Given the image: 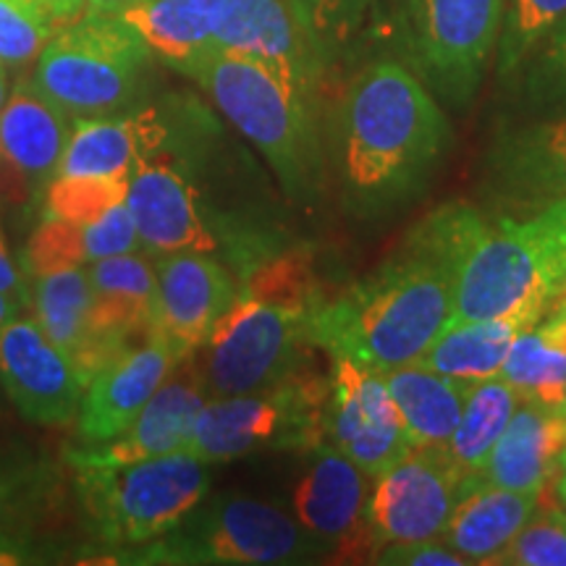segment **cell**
Returning <instances> with one entry per match:
<instances>
[{
    "mask_svg": "<svg viewBox=\"0 0 566 566\" xmlns=\"http://www.w3.org/2000/svg\"><path fill=\"white\" fill-rule=\"evenodd\" d=\"M205 396L208 391H205L195 359H181L122 436L69 451V464L74 470L80 467H129L184 451L205 407Z\"/></svg>",
    "mask_w": 566,
    "mask_h": 566,
    "instance_id": "obj_18",
    "label": "cell"
},
{
    "mask_svg": "<svg viewBox=\"0 0 566 566\" xmlns=\"http://www.w3.org/2000/svg\"><path fill=\"white\" fill-rule=\"evenodd\" d=\"M171 124L160 108L126 116L74 118L59 176H105L129 181L137 160L171 145Z\"/></svg>",
    "mask_w": 566,
    "mask_h": 566,
    "instance_id": "obj_21",
    "label": "cell"
},
{
    "mask_svg": "<svg viewBox=\"0 0 566 566\" xmlns=\"http://www.w3.org/2000/svg\"><path fill=\"white\" fill-rule=\"evenodd\" d=\"M45 562V548L34 541L30 530H6L0 533V566H24Z\"/></svg>",
    "mask_w": 566,
    "mask_h": 566,
    "instance_id": "obj_40",
    "label": "cell"
},
{
    "mask_svg": "<svg viewBox=\"0 0 566 566\" xmlns=\"http://www.w3.org/2000/svg\"><path fill=\"white\" fill-rule=\"evenodd\" d=\"M527 331L520 317H499V321H475L446 325L433 346L415 365L428 367L438 375L459 380L499 378L514 338Z\"/></svg>",
    "mask_w": 566,
    "mask_h": 566,
    "instance_id": "obj_27",
    "label": "cell"
},
{
    "mask_svg": "<svg viewBox=\"0 0 566 566\" xmlns=\"http://www.w3.org/2000/svg\"><path fill=\"white\" fill-rule=\"evenodd\" d=\"M537 504L541 493L509 491L480 478L462 495L449 525L438 537L472 564H493L535 514Z\"/></svg>",
    "mask_w": 566,
    "mask_h": 566,
    "instance_id": "obj_25",
    "label": "cell"
},
{
    "mask_svg": "<svg viewBox=\"0 0 566 566\" xmlns=\"http://www.w3.org/2000/svg\"><path fill=\"white\" fill-rule=\"evenodd\" d=\"M331 66L352 51L365 30L373 0H294Z\"/></svg>",
    "mask_w": 566,
    "mask_h": 566,
    "instance_id": "obj_35",
    "label": "cell"
},
{
    "mask_svg": "<svg viewBox=\"0 0 566 566\" xmlns=\"http://www.w3.org/2000/svg\"><path fill=\"white\" fill-rule=\"evenodd\" d=\"M103 564H304L331 556L296 516L247 495H216L195 509L179 527L145 546L101 551Z\"/></svg>",
    "mask_w": 566,
    "mask_h": 566,
    "instance_id": "obj_5",
    "label": "cell"
},
{
    "mask_svg": "<svg viewBox=\"0 0 566 566\" xmlns=\"http://www.w3.org/2000/svg\"><path fill=\"white\" fill-rule=\"evenodd\" d=\"M556 499L562 501V506H564V512H566V478L558 480V488H556Z\"/></svg>",
    "mask_w": 566,
    "mask_h": 566,
    "instance_id": "obj_46",
    "label": "cell"
},
{
    "mask_svg": "<svg viewBox=\"0 0 566 566\" xmlns=\"http://www.w3.org/2000/svg\"><path fill=\"white\" fill-rule=\"evenodd\" d=\"M129 181L105 176H55L48 184L45 216L71 223H92L111 208L126 202Z\"/></svg>",
    "mask_w": 566,
    "mask_h": 566,
    "instance_id": "obj_34",
    "label": "cell"
},
{
    "mask_svg": "<svg viewBox=\"0 0 566 566\" xmlns=\"http://www.w3.org/2000/svg\"><path fill=\"white\" fill-rule=\"evenodd\" d=\"M195 80L271 163L289 200L313 202L323 187L315 105L279 71L242 53L216 51Z\"/></svg>",
    "mask_w": 566,
    "mask_h": 566,
    "instance_id": "obj_4",
    "label": "cell"
},
{
    "mask_svg": "<svg viewBox=\"0 0 566 566\" xmlns=\"http://www.w3.org/2000/svg\"><path fill=\"white\" fill-rule=\"evenodd\" d=\"M373 564L380 566H472L459 551L446 546L441 537L412 543H388L378 551Z\"/></svg>",
    "mask_w": 566,
    "mask_h": 566,
    "instance_id": "obj_39",
    "label": "cell"
},
{
    "mask_svg": "<svg viewBox=\"0 0 566 566\" xmlns=\"http://www.w3.org/2000/svg\"><path fill=\"white\" fill-rule=\"evenodd\" d=\"M166 147L137 160L129 174V208L139 242L155 254L218 252V237L208 226L200 195L181 163L168 160Z\"/></svg>",
    "mask_w": 566,
    "mask_h": 566,
    "instance_id": "obj_17",
    "label": "cell"
},
{
    "mask_svg": "<svg viewBox=\"0 0 566 566\" xmlns=\"http://www.w3.org/2000/svg\"><path fill=\"white\" fill-rule=\"evenodd\" d=\"M566 281V202L485 221L467 247L454 275L451 323L520 317L527 328L543 321Z\"/></svg>",
    "mask_w": 566,
    "mask_h": 566,
    "instance_id": "obj_3",
    "label": "cell"
},
{
    "mask_svg": "<svg viewBox=\"0 0 566 566\" xmlns=\"http://www.w3.org/2000/svg\"><path fill=\"white\" fill-rule=\"evenodd\" d=\"M323 433L370 480H378L412 449L380 373L349 359H334Z\"/></svg>",
    "mask_w": 566,
    "mask_h": 566,
    "instance_id": "obj_13",
    "label": "cell"
},
{
    "mask_svg": "<svg viewBox=\"0 0 566 566\" xmlns=\"http://www.w3.org/2000/svg\"><path fill=\"white\" fill-rule=\"evenodd\" d=\"M0 294L9 300L13 307L21 310L32 302L30 289H27L24 279H21L17 263L11 260L9 247L3 242V233H0Z\"/></svg>",
    "mask_w": 566,
    "mask_h": 566,
    "instance_id": "obj_41",
    "label": "cell"
},
{
    "mask_svg": "<svg viewBox=\"0 0 566 566\" xmlns=\"http://www.w3.org/2000/svg\"><path fill=\"white\" fill-rule=\"evenodd\" d=\"M495 202L514 212H541L566 202V116L506 132L488 155Z\"/></svg>",
    "mask_w": 566,
    "mask_h": 566,
    "instance_id": "obj_19",
    "label": "cell"
},
{
    "mask_svg": "<svg viewBox=\"0 0 566 566\" xmlns=\"http://www.w3.org/2000/svg\"><path fill=\"white\" fill-rule=\"evenodd\" d=\"M454 275L420 252L401 250L307 317L310 344L334 359L386 373L412 365L451 323Z\"/></svg>",
    "mask_w": 566,
    "mask_h": 566,
    "instance_id": "obj_2",
    "label": "cell"
},
{
    "mask_svg": "<svg viewBox=\"0 0 566 566\" xmlns=\"http://www.w3.org/2000/svg\"><path fill=\"white\" fill-rule=\"evenodd\" d=\"M310 462L294 488L296 522L336 556V562H375V541L365 522L367 478L334 443L307 449Z\"/></svg>",
    "mask_w": 566,
    "mask_h": 566,
    "instance_id": "obj_14",
    "label": "cell"
},
{
    "mask_svg": "<svg viewBox=\"0 0 566 566\" xmlns=\"http://www.w3.org/2000/svg\"><path fill=\"white\" fill-rule=\"evenodd\" d=\"M499 378H504L522 401H537L558 412L566 399V349L548 342L533 325L514 338Z\"/></svg>",
    "mask_w": 566,
    "mask_h": 566,
    "instance_id": "obj_31",
    "label": "cell"
},
{
    "mask_svg": "<svg viewBox=\"0 0 566 566\" xmlns=\"http://www.w3.org/2000/svg\"><path fill=\"white\" fill-rule=\"evenodd\" d=\"M17 313H19V310L13 307V304H11L9 300H6L3 294H0V328H3V325L9 323L11 317H17Z\"/></svg>",
    "mask_w": 566,
    "mask_h": 566,
    "instance_id": "obj_44",
    "label": "cell"
},
{
    "mask_svg": "<svg viewBox=\"0 0 566 566\" xmlns=\"http://www.w3.org/2000/svg\"><path fill=\"white\" fill-rule=\"evenodd\" d=\"M307 317L237 294L200 346L202 357L192 354L210 399L268 391L307 365Z\"/></svg>",
    "mask_w": 566,
    "mask_h": 566,
    "instance_id": "obj_9",
    "label": "cell"
},
{
    "mask_svg": "<svg viewBox=\"0 0 566 566\" xmlns=\"http://www.w3.org/2000/svg\"><path fill=\"white\" fill-rule=\"evenodd\" d=\"M250 55L279 71L317 108L331 61L304 24L294 0H223L212 53Z\"/></svg>",
    "mask_w": 566,
    "mask_h": 566,
    "instance_id": "obj_12",
    "label": "cell"
},
{
    "mask_svg": "<svg viewBox=\"0 0 566 566\" xmlns=\"http://www.w3.org/2000/svg\"><path fill=\"white\" fill-rule=\"evenodd\" d=\"M480 478H467L443 446H412L375 480L365 522L375 548L438 537L449 525L462 495ZM378 556V554H375Z\"/></svg>",
    "mask_w": 566,
    "mask_h": 566,
    "instance_id": "obj_10",
    "label": "cell"
},
{
    "mask_svg": "<svg viewBox=\"0 0 566 566\" xmlns=\"http://www.w3.org/2000/svg\"><path fill=\"white\" fill-rule=\"evenodd\" d=\"M30 296L42 334L51 338L71 363H76L90 336V273L80 265L32 275Z\"/></svg>",
    "mask_w": 566,
    "mask_h": 566,
    "instance_id": "obj_29",
    "label": "cell"
},
{
    "mask_svg": "<svg viewBox=\"0 0 566 566\" xmlns=\"http://www.w3.org/2000/svg\"><path fill=\"white\" fill-rule=\"evenodd\" d=\"M566 449V415L537 401L516 407L495 441L483 480L509 491L543 493Z\"/></svg>",
    "mask_w": 566,
    "mask_h": 566,
    "instance_id": "obj_23",
    "label": "cell"
},
{
    "mask_svg": "<svg viewBox=\"0 0 566 566\" xmlns=\"http://www.w3.org/2000/svg\"><path fill=\"white\" fill-rule=\"evenodd\" d=\"M74 118L32 80H21L0 111V155L32 184L34 195L59 176Z\"/></svg>",
    "mask_w": 566,
    "mask_h": 566,
    "instance_id": "obj_22",
    "label": "cell"
},
{
    "mask_svg": "<svg viewBox=\"0 0 566 566\" xmlns=\"http://www.w3.org/2000/svg\"><path fill=\"white\" fill-rule=\"evenodd\" d=\"M546 63H548L551 76H554L562 87H566V17L562 19V24L556 27L554 34H551Z\"/></svg>",
    "mask_w": 566,
    "mask_h": 566,
    "instance_id": "obj_42",
    "label": "cell"
},
{
    "mask_svg": "<svg viewBox=\"0 0 566 566\" xmlns=\"http://www.w3.org/2000/svg\"><path fill=\"white\" fill-rule=\"evenodd\" d=\"M87 13V0H0V63L27 66Z\"/></svg>",
    "mask_w": 566,
    "mask_h": 566,
    "instance_id": "obj_30",
    "label": "cell"
},
{
    "mask_svg": "<svg viewBox=\"0 0 566 566\" xmlns=\"http://www.w3.org/2000/svg\"><path fill=\"white\" fill-rule=\"evenodd\" d=\"M87 263L82 223L48 218L42 221L27 242L24 268L30 275H45L63 268H80Z\"/></svg>",
    "mask_w": 566,
    "mask_h": 566,
    "instance_id": "obj_37",
    "label": "cell"
},
{
    "mask_svg": "<svg viewBox=\"0 0 566 566\" xmlns=\"http://www.w3.org/2000/svg\"><path fill=\"white\" fill-rule=\"evenodd\" d=\"M208 488V467L187 451L76 470L84 520L105 548L142 546L171 533L202 504Z\"/></svg>",
    "mask_w": 566,
    "mask_h": 566,
    "instance_id": "obj_6",
    "label": "cell"
},
{
    "mask_svg": "<svg viewBox=\"0 0 566 566\" xmlns=\"http://www.w3.org/2000/svg\"><path fill=\"white\" fill-rule=\"evenodd\" d=\"M566 17V0H506L499 34V74L506 76L551 38Z\"/></svg>",
    "mask_w": 566,
    "mask_h": 566,
    "instance_id": "obj_33",
    "label": "cell"
},
{
    "mask_svg": "<svg viewBox=\"0 0 566 566\" xmlns=\"http://www.w3.org/2000/svg\"><path fill=\"white\" fill-rule=\"evenodd\" d=\"M150 51L116 13H87L48 42L32 82L71 118L118 116L137 101Z\"/></svg>",
    "mask_w": 566,
    "mask_h": 566,
    "instance_id": "obj_7",
    "label": "cell"
},
{
    "mask_svg": "<svg viewBox=\"0 0 566 566\" xmlns=\"http://www.w3.org/2000/svg\"><path fill=\"white\" fill-rule=\"evenodd\" d=\"M554 304H566V281L562 283V289H558ZM554 304H551V307H554Z\"/></svg>",
    "mask_w": 566,
    "mask_h": 566,
    "instance_id": "obj_47",
    "label": "cell"
},
{
    "mask_svg": "<svg viewBox=\"0 0 566 566\" xmlns=\"http://www.w3.org/2000/svg\"><path fill=\"white\" fill-rule=\"evenodd\" d=\"M412 446H446L457 430L470 399L472 380L438 375L422 365H405L380 373Z\"/></svg>",
    "mask_w": 566,
    "mask_h": 566,
    "instance_id": "obj_26",
    "label": "cell"
},
{
    "mask_svg": "<svg viewBox=\"0 0 566 566\" xmlns=\"http://www.w3.org/2000/svg\"><path fill=\"white\" fill-rule=\"evenodd\" d=\"M179 363L181 359L160 338L150 336L103 367L90 380L80 407L76 433L82 446H97L122 436Z\"/></svg>",
    "mask_w": 566,
    "mask_h": 566,
    "instance_id": "obj_20",
    "label": "cell"
},
{
    "mask_svg": "<svg viewBox=\"0 0 566 566\" xmlns=\"http://www.w3.org/2000/svg\"><path fill=\"white\" fill-rule=\"evenodd\" d=\"M90 13H118L129 6H137L142 0H87Z\"/></svg>",
    "mask_w": 566,
    "mask_h": 566,
    "instance_id": "obj_43",
    "label": "cell"
},
{
    "mask_svg": "<svg viewBox=\"0 0 566 566\" xmlns=\"http://www.w3.org/2000/svg\"><path fill=\"white\" fill-rule=\"evenodd\" d=\"M6 95H9V66L0 63V111L6 105Z\"/></svg>",
    "mask_w": 566,
    "mask_h": 566,
    "instance_id": "obj_45",
    "label": "cell"
},
{
    "mask_svg": "<svg viewBox=\"0 0 566 566\" xmlns=\"http://www.w3.org/2000/svg\"><path fill=\"white\" fill-rule=\"evenodd\" d=\"M520 401L522 396L504 378L480 380L472 388L457 430L451 433L449 443L443 446L451 462L467 478H483L488 457H491L495 441L506 430Z\"/></svg>",
    "mask_w": 566,
    "mask_h": 566,
    "instance_id": "obj_28",
    "label": "cell"
},
{
    "mask_svg": "<svg viewBox=\"0 0 566 566\" xmlns=\"http://www.w3.org/2000/svg\"><path fill=\"white\" fill-rule=\"evenodd\" d=\"M0 380L21 417L53 428L80 415L87 391L74 363L32 317H11L0 328Z\"/></svg>",
    "mask_w": 566,
    "mask_h": 566,
    "instance_id": "obj_16",
    "label": "cell"
},
{
    "mask_svg": "<svg viewBox=\"0 0 566 566\" xmlns=\"http://www.w3.org/2000/svg\"><path fill=\"white\" fill-rule=\"evenodd\" d=\"M221 9L223 0H142L116 17L139 34L147 51L195 80L212 55Z\"/></svg>",
    "mask_w": 566,
    "mask_h": 566,
    "instance_id": "obj_24",
    "label": "cell"
},
{
    "mask_svg": "<svg viewBox=\"0 0 566 566\" xmlns=\"http://www.w3.org/2000/svg\"><path fill=\"white\" fill-rule=\"evenodd\" d=\"M331 375L323 378L307 365L260 394L218 396L205 401L187 454L205 464L231 462L263 449H313L325 441L323 412Z\"/></svg>",
    "mask_w": 566,
    "mask_h": 566,
    "instance_id": "obj_8",
    "label": "cell"
},
{
    "mask_svg": "<svg viewBox=\"0 0 566 566\" xmlns=\"http://www.w3.org/2000/svg\"><path fill=\"white\" fill-rule=\"evenodd\" d=\"M558 412H562V415H566V399H564V405H562V409H558Z\"/></svg>",
    "mask_w": 566,
    "mask_h": 566,
    "instance_id": "obj_49",
    "label": "cell"
},
{
    "mask_svg": "<svg viewBox=\"0 0 566 566\" xmlns=\"http://www.w3.org/2000/svg\"><path fill=\"white\" fill-rule=\"evenodd\" d=\"M558 467H562V478H566V449H564L562 459H558Z\"/></svg>",
    "mask_w": 566,
    "mask_h": 566,
    "instance_id": "obj_48",
    "label": "cell"
},
{
    "mask_svg": "<svg viewBox=\"0 0 566 566\" xmlns=\"http://www.w3.org/2000/svg\"><path fill=\"white\" fill-rule=\"evenodd\" d=\"M504 9L506 0H409L415 59L451 103L475 95L499 45Z\"/></svg>",
    "mask_w": 566,
    "mask_h": 566,
    "instance_id": "obj_11",
    "label": "cell"
},
{
    "mask_svg": "<svg viewBox=\"0 0 566 566\" xmlns=\"http://www.w3.org/2000/svg\"><path fill=\"white\" fill-rule=\"evenodd\" d=\"M451 145V126L428 87L399 61L354 74L336 113L338 171L359 216L407 208Z\"/></svg>",
    "mask_w": 566,
    "mask_h": 566,
    "instance_id": "obj_1",
    "label": "cell"
},
{
    "mask_svg": "<svg viewBox=\"0 0 566 566\" xmlns=\"http://www.w3.org/2000/svg\"><path fill=\"white\" fill-rule=\"evenodd\" d=\"M499 566H566V512L548 509L530 516L514 541L495 556Z\"/></svg>",
    "mask_w": 566,
    "mask_h": 566,
    "instance_id": "obj_36",
    "label": "cell"
},
{
    "mask_svg": "<svg viewBox=\"0 0 566 566\" xmlns=\"http://www.w3.org/2000/svg\"><path fill=\"white\" fill-rule=\"evenodd\" d=\"M84 250H87V263L95 260L116 258V254H129L139 250V231L126 202L111 208L97 221L84 223Z\"/></svg>",
    "mask_w": 566,
    "mask_h": 566,
    "instance_id": "obj_38",
    "label": "cell"
},
{
    "mask_svg": "<svg viewBox=\"0 0 566 566\" xmlns=\"http://www.w3.org/2000/svg\"><path fill=\"white\" fill-rule=\"evenodd\" d=\"M153 336L160 338L179 359L192 357L208 342L212 325L239 294L231 268L212 252H171L155 263Z\"/></svg>",
    "mask_w": 566,
    "mask_h": 566,
    "instance_id": "obj_15",
    "label": "cell"
},
{
    "mask_svg": "<svg viewBox=\"0 0 566 566\" xmlns=\"http://www.w3.org/2000/svg\"><path fill=\"white\" fill-rule=\"evenodd\" d=\"M59 470L45 459L0 457V533L30 530L59 493Z\"/></svg>",
    "mask_w": 566,
    "mask_h": 566,
    "instance_id": "obj_32",
    "label": "cell"
}]
</instances>
